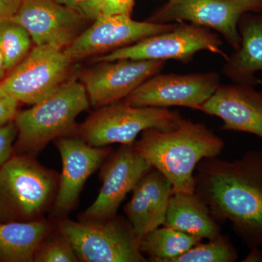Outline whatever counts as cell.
Masks as SVG:
<instances>
[{
  "mask_svg": "<svg viewBox=\"0 0 262 262\" xmlns=\"http://www.w3.org/2000/svg\"><path fill=\"white\" fill-rule=\"evenodd\" d=\"M194 192L217 222L229 221L248 247H262V151L232 160L206 158L196 168Z\"/></svg>",
  "mask_w": 262,
  "mask_h": 262,
  "instance_id": "obj_1",
  "label": "cell"
},
{
  "mask_svg": "<svg viewBox=\"0 0 262 262\" xmlns=\"http://www.w3.org/2000/svg\"><path fill=\"white\" fill-rule=\"evenodd\" d=\"M134 145L153 168L170 181L173 193H194V172L198 164L218 157L225 141L205 124L182 118L173 130L143 131Z\"/></svg>",
  "mask_w": 262,
  "mask_h": 262,
  "instance_id": "obj_2",
  "label": "cell"
},
{
  "mask_svg": "<svg viewBox=\"0 0 262 262\" xmlns=\"http://www.w3.org/2000/svg\"><path fill=\"white\" fill-rule=\"evenodd\" d=\"M89 106L84 84L68 79L49 97L18 112L14 119L18 134L13 152L34 156L50 141L70 135L76 119Z\"/></svg>",
  "mask_w": 262,
  "mask_h": 262,
  "instance_id": "obj_3",
  "label": "cell"
},
{
  "mask_svg": "<svg viewBox=\"0 0 262 262\" xmlns=\"http://www.w3.org/2000/svg\"><path fill=\"white\" fill-rule=\"evenodd\" d=\"M59 176L34 156L13 154L0 168V222L43 219L54 203Z\"/></svg>",
  "mask_w": 262,
  "mask_h": 262,
  "instance_id": "obj_4",
  "label": "cell"
},
{
  "mask_svg": "<svg viewBox=\"0 0 262 262\" xmlns=\"http://www.w3.org/2000/svg\"><path fill=\"white\" fill-rule=\"evenodd\" d=\"M182 115L167 108L134 106L118 101L97 108L79 128V136L91 146L132 144L148 129L173 130Z\"/></svg>",
  "mask_w": 262,
  "mask_h": 262,
  "instance_id": "obj_5",
  "label": "cell"
},
{
  "mask_svg": "<svg viewBox=\"0 0 262 262\" xmlns=\"http://www.w3.org/2000/svg\"><path fill=\"white\" fill-rule=\"evenodd\" d=\"M57 230L68 239L79 261L146 262L139 239L127 219L101 222L57 220Z\"/></svg>",
  "mask_w": 262,
  "mask_h": 262,
  "instance_id": "obj_6",
  "label": "cell"
},
{
  "mask_svg": "<svg viewBox=\"0 0 262 262\" xmlns=\"http://www.w3.org/2000/svg\"><path fill=\"white\" fill-rule=\"evenodd\" d=\"M218 34L210 29L195 24L177 22L175 27L139 42L96 57L95 61H115L117 60H175L188 62L198 52L206 51L227 59L228 55L222 48Z\"/></svg>",
  "mask_w": 262,
  "mask_h": 262,
  "instance_id": "obj_7",
  "label": "cell"
},
{
  "mask_svg": "<svg viewBox=\"0 0 262 262\" xmlns=\"http://www.w3.org/2000/svg\"><path fill=\"white\" fill-rule=\"evenodd\" d=\"M73 60L63 50L34 46L27 56L1 82L7 94L18 102H41L68 80Z\"/></svg>",
  "mask_w": 262,
  "mask_h": 262,
  "instance_id": "obj_8",
  "label": "cell"
},
{
  "mask_svg": "<svg viewBox=\"0 0 262 262\" xmlns=\"http://www.w3.org/2000/svg\"><path fill=\"white\" fill-rule=\"evenodd\" d=\"M247 13H262V0H168L147 21L163 24L187 20L220 32L237 51L241 43L239 21Z\"/></svg>",
  "mask_w": 262,
  "mask_h": 262,
  "instance_id": "obj_9",
  "label": "cell"
},
{
  "mask_svg": "<svg viewBox=\"0 0 262 262\" xmlns=\"http://www.w3.org/2000/svg\"><path fill=\"white\" fill-rule=\"evenodd\" d=\"M221 84L220 75L215 72L187 75L158 73L122 101L134 106H182L199 110Z\"/></svg>",
  "mask_w": 262,
  "mask_h": 262,
  "instance_id": "obj_10",
  "label": "cell"
},
{
  "mask_svg": "<svg viewBox=\"0 0 262 262\" xmlns=\"http://www.w3.org/2000/svg\"><path fill=\"white\" fill-rule=\"evenodd\" d=\"M152 168L134 144L120 146L103 163L102 186L94 203L81 213L80 221L101 222L116 216L127 193Z\"/></svg>",
  "mask_w": 262,
  "mask_h": 262,
  "instance_id": "obj_11",
  "label": "cell"
},
{
  "mask_svg": "<svg viewBox=\"0 0 262 262\" xmlns=\"http://www.w3.org/2000/svg\"><path fill=\"white\" fill-rule=\"evenodd\" d=\"M176 24L137 21L128 15H101L63 51L74 61L83 59L130 46L144 38L170 30Z\"/></svg>",
  "mask_w": 262,
  "mask_h": 262,
  "instance_id": "obj_12",
  "label": "cell"
},
{
  "mask_svg": "<svg viewBox=\"0 0 262 262\" xmlns=\"http://www.w3.org/2000/svg\"><path fill=\"white\" fill-rule=\"evenodd\" d=\"M62 161L58 192L52 208L56 220H61L76 206L89 177L104 163L112 150L88 144L80 136L67 135L55 140Z\"/></svg>",
  "mask_w": 262,
  "mask_h": 262,
  "instance_id": "obj_13",
  "label": "cell"
},
{
  "mask_svg": "<svg viewBox=\"0 0 262 262\" xmlns=\"http://www.w3.org/2000/svg\"><path fill=\"white\" fill-rule=\"evenodd\" d=\"M80 77L90 105L102 107L125 99L143 82L160 73L165 61L122 59L103 61Z\"/></svg>",
  "mask_w": 262,
  "mask_h": 262,
  "instance_id": "obj_14",
  "label": "cell"
},
{
  "mask_svg": "<svg viewBox=\"0 0 262 262\" xmlns=\"http://www.w3.org/2000/svg\"><path fill=\"white\" fill-rule=\"evenodd\" d=\"M12 20L27 29L35 46L64 50L81 34L85 19L56 0H20Z\"/></svg>",
  "mask_w": 262,
  "mask_h": 262,
  "instance_id": "obj_15",
  "label": "cell"
},
{
  "mask_svg": "<svg viewBox=\"0 0 262 262\" xmlns=\"http://www.w3.org/2000/svg\"><path fill=\"white\" fill-rule=\"evenodd\" d=\"M199 111L220 118L222 130L247 133L262 139V91L254 86L221 84Z\"/></svg>",
  "mask_w": 262,
  "mask_h": 262,
  "instance_id": "obj_16",
  "label": "cell"
},
{
  "mask_svg": "<svg viewBox=\"0 0 262 262\" xmlns=\"http://www.w3.org/2000/svg\"><path fill=\"white\" fill-rule=\"evenodd\" d=\"M132 192L124 211L140 241L163 225L173 186L161 172L152 168L141 177Z\"/></svg>",
  "mask_w": 262,
  "mask_h": 262,
  "instance_id": "obj_17",
  "label": "cell"
},
{
  "mask_svg": "<svg viewBox=\"0 0 262 262\" xmlns=\"http://www.w3.org/2000/svg\"><path fill=\"white\" fill-rule=\"evenodd\" d=\"M241 47L228 56L223 73L234 83L256 87L255 74L262 71V13H247L238 24Z\"/></svg>",
  "mask_w": 262,
  "mask_h": 262,
  "instance_id": "obj_18",
  "label": "cell"
},
{
  "mask_svg": "<svg viewBox=\"0 0 262 262\" xmlns=\"http://www.w3.org/2000/svg\"><path fill=\"white\" fill-rule=\"evenodd\" d=\"M163 226L198 238L211 239L221 234V227L206 203L195 192H174L169 201Z\"/></svg>",
  "mask_w": 262,
  "mask_h": 262,
  "instance_id": "obj_19",
  "label": "cell"
},
{
  "mask_svg": "<svg viewBox=\"0 0 262 262\" xmlns=\"http://www.w3.org/2000/svg\"><path fill=\"white\" fill-rule=\"evenodd\" d=\"M51 232V224L44 219L0 222V261H34L38 248Z\"/></svg>",
  "mask_w": 262,
  "mask_h": 262,
  "instance_id": "obj_20",
  "label": "cell"
},
{
  "mask_svg": "<svg viewBox=\"0 0 262 262\" xmlns=\"http://www.w3.org/2000/svg\"><path fill=\"white\" fill-rule=\"evenodd\" d=\"M202 239L177 229L163 226L151 231L139 241L141 253L149 261L173 262Z\"/></svg>",
  "mask_w": 262,
  "mask_h": 262,
  "instance_id": "obj_21",
  "label": "cell"
},
{
  "mask_svg": "<svg viewBox=\"0 0 262 262\" xmlns=\"http://www.w3.org/2000/svg\"><path fill=\"white\" fill-rule=\"evenodd\" d=\"M30 34L11 19L0 25V50L8 72L20 63L32 49Z\"/></svg>",
  "mask_w": 262,
  "mask_h": 262,
  "instance_id": "obj_22",
  "label": "cell"
},
{
  "mask_svg": "<svg viewBox=\"0 0 262 262\" xmlns=\"http://www.w3.org/2000/svg\"><path fill=\"white\" fill-rule=\"evenodd\" d=\"M238 253L228 237L222 234L208 242H201L175 258L173 262H234Z\"/></svg>",
  "mask_w": 262,
  "mask_h": 262,
  "instance_id": "obj_23",
  "label": "cell"
},
{
  "mask_svg": "<svg viewBox=\"0 0 262 262\" xmlns=\"http://www.w3.org/2000/svg\"><path fill=\"white\" fill-rule=\"evenodd\" d=\"M34 262H78L75 250L59 232L48 234L38 248Z\"/></svg>",
  "mask_w": 262,
  "mask_h": 262,
  "instance_id": "obj_24",
  "label": "cell"
},
{
  "mask_svg": "<svg viewBox=\"0 0 262 262\" xmlns=\"http://www.w3.org/2000/svg\"><path fill=\"white\" fill-rule=\"evenodd\" d=\"M70 9L77 12L85 20H96L101 16V0H56Z\"/></svg>",
  "mask_w": 262,
  "mask_h": 262,
  "instance_id": "obj_25",
  "label": "cell"
},
{
  "mask_svg": "<svg viewBox=\"0 0 262 262\" xmlns=\"http://www.w3.org/2000/svg\"><path fill=\"white\" fill-rule=\"evenodd\" d=\"M18 130L14 120L0 127V168L13 156Z\"/></svg>",
  "mask_w": 262,
  "mask_h": 262,
  "instance_id": "obj_26",
  "label": "cell"
},
{
  "mask_svg": "<svg viewBox=\"0 0 262 262\" xmlns=\"http://www.w3.org/2000/svg\"><path fill=\"white\" fill-rule=\"evenodd\" d=\"M18 101L7 94L0 84V127L14 120L18 113Z\"/></svg>",
  "mask_w": 262,
  "mask_h": 262,
  "instance_id": "obj_27",
  "label": "cell"
},
{
  "mask_svg": "<svg viewBox=\"0 0 262 262\" xmlns=\"http://www.w3.org/2000/svg\"><path fill=\"white\" fill-rule=\"evenodd\" d=\"M135 0H101V15H130Z\"/></svg>",
  "mask_w": 262,
  "mask_h": 262,
  "instance_id": "obj_28",
  "label": "cell"
},
{
  "mask_svg": "<svg viewBox=\"0 0 262 262\" xmlns=\"http://www.w3.org/2000/svg\"><path fill=\"white\" fill-rule=\"evenodd\" d=\"M20 3V0H0V25L13 18Z\"/></svg>",
  "mask_w": 262,
  "mask_h": 262,
  "instance_id": "obj_29",
  "label": "cell"
},
{
  "mask_svg": "<svg viewBox=\"0 0 262 262\" xmlns=\"http://www.w3.org/2000/svg\"><path fill=\"white\" fill-rule=\"evenodd\" d=\"M251 252L248 255L247 257L245 258L242 261H262V251L259 248H251Z\"/></svg>",
  "mask_w": 262,
  "mask_h": 262,
  "instance_id": "obj_30",
  "label": "cell"
},
{
  "mask_svg": "<svg viewBox=\"0 0 262 262\" xmlns=\"http://www.w3.org/2000/svg\"><path fill=\"white\" fill-rule=\"evenodd\" d=\"M7 73H8V71L5 67L4 58H3V53L0 50V84L6 77Z\"/></svg>",
  "mask_w": 262,
  "mask_h": 262,
  "instance_id": "obj_31",
  "label": "cell"
}]
</instances>
